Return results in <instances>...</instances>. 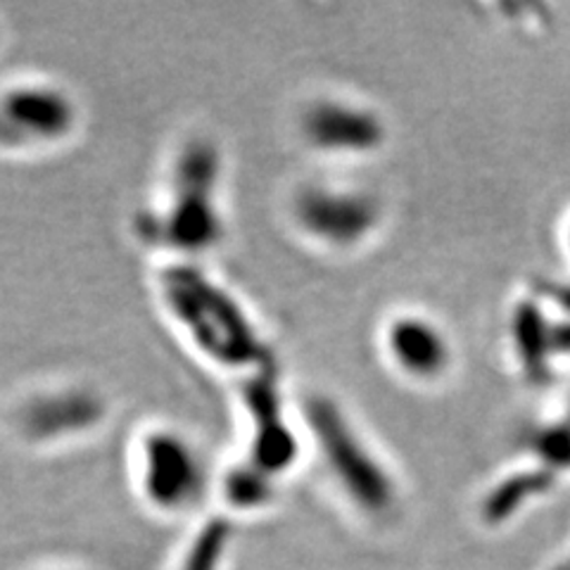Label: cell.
I'll use <instances>...</instances> for the list:
<instances>
[{
	"label": "cell",
	"instance_id": "8",
	"mask_svg": "<svg viewBox=\"0 0 570 570\" xmlns=\"http://www.w3.org/2000/svg\"><path fill=\"white\" fill-rule=\"evenodd\" d=\"M307 136L326 150H368L381 140V124L371 112L345 102H318L307 115Z\"/></svg>",
	"mask_w": 570,
	"mask_h": 570
},
{
	"label": "cell",
	"instance_id": "2",
	"mask_svg": "<svg viewBox=\"0 0 570 570\" xmlns=\"http://www.w3.org/2000/svg\"><path fill=\"white\" fill-rule=\"evenodd\" d=\"M219 169V155L209 142H190L176 163L167 205L140 224L142 234L190 255L217 245L224 234L217 205Z\"/></svg>",
	"mask_w": 570,
	"mask_h": 570
},
{
	"label": "cell",
	"instance_id": "5",
	"mask_svg": "<svg viewBox=\"0 0 570 570\" xmlns=\"http://www.w3.org/2000/svg\"><path fill=\"white\" fill-rule=\"evenodd\" d=\"M297 219L312 236L324 243H354L376 224V207L356 193H337L333 188H307L299 195Z\"/></svg>",
	"mask_w": 570,
	"mask_h": 570
},
{
	"label": "cell",
	"instance_id": "6",
	"mask_svg": "<svg viewBox=\"0 0 570 570\" xmlns=\"http://www.w3.org/2000/svg\"><path fill=\"white\" fill-rule=\"evenodd\" d=\"M247 412L253 416V444H249V469L272 478L288 469L293 461V435L285 428L278 406V392L269 373H259L245 390Z\"/></svg>",
	"mask_w": 570,
	"mask_h": 570
},
{
	"label": "cell",
	"instance_id": "1",
	"mask_svg": "<svg viewBox=\"0 0 570 570\" xmlns=\"http://www.w3.org/2000/svg\"><path fill=\"white\" fill-rule=\"evenodd\" d=\"M159 295L190 343L230 368L264 364V343L240 302L198 266L171 264L159 276Z\"/></svg>",
	"mask_w": 570,
	"mask_h": 570
},
{
	"label": "cell",
	"instance_id": "3",
	"mask_svg": "<svg viewBox=\"0 0 570 570\" xmlns=\"http://www.w3.org/2000/svg\"><path fill=\"white\" fill-rule=\"evenodd\" d=\"M140 492L159 513L193 511L207 492V466L195 444L171 431H155L140 444Z\"/></svg>",
	"mask_w": 570,
	"mask_h": 570
},
{
	"label": "cell",
	"instance_id": "9",
	"mask_svg": "<svg viewBox=\"0 0 570 570\" xmlns=\"http://www.w3.org/2000/svg\"><path fill=\"white\" fill-rule=\"evenodd\" d=\"M96 419L98 402L91 395H83V392H60V395L41 397L24 414L27 431L41 438L79 433Z\"/></svg>",
	"mask_w": 570,
	"mask_h": 570
},
{
	"label": "cell",
	"instance_id": "11",
	"mask_svg": "<svg viewBox=\"0 0 570 570\" xmlns=\"http://www.w3.org/2000/svg\"><path fill=\"white\" fill-rule=\"evenodd\" d=\"M568 245H570V230H568Z\"/></svg>",
	"mask_w": 570,
	"mask_h": 570
},
{
	"label": "cell",
	"instance_id": "4",
	"mask_svg": "<svg viewBox=\"0 0 570 570\" xmlns=\"http://www.w3.org/2000/svg\"><path fill=\"white\" fill-rule=\"evenodd\" d=\"M75 124V107L50 86H17L0 98V138L20 146L62 138Z\"/></svg>",
	"mask_w": 570,
	"mask_h": 570
},
{
	"label": "cell",
	"instance_id": "7",
	"mask_svg": "<svg viewBox=\"0 0 570 570\" xmlns=\"http://www.w3.org/2000/svg\"><path fill=\"white\" fill-rule=\"evenodd\" d=\"M385 343L395 364L414 379H435L450 364V345L444 335L431 321L419 316L392 321Z\"/></svg>",
	"mask_w": 570,
	"mask_h": 570
},
{
	"label": "cell",
	"instance_id": "10",
	"mask_svg": "<svg viewBox=\"0 0 570 570\" xmlns=\"http://www.w3.org/2000/svg\"><path fill=\"white\" fill-rule=\"evenodd\" d=\"M228 540V528L219 521L203 525L188 542L184 557L176 561L174 570H222L224 551Z\"/></svg>",
	"mask_w": 570,
	"mask_h": 570
}]
</instances>
